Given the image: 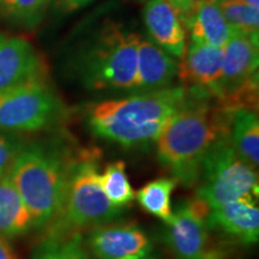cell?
I'll return each instance as SVG.
<instances>
[{
    "label": "cell",
    "mask_w": 259,
    "mask_h": 259,
    "mask_svg": "<svg viewBox=\"0 0 259 259\" xmlns=\"http://www.w3.org/2000/svg\"><path fill=\"white\" fill-rule=\"evenodd\" d=\"M245 2L246 4L251 5V6H255V8H259V0H242Z\"/></svg>",
    "instance_id": "cell-27"
},
{
    "label": "cell",
    "mask_w": 259,
    "mask_h": 259,
    "mask_svg": "<svg viewBox=\"0 0 259 259\" xmlns=\"http://www.w3.org/2000/svg\"><path fill=\"white\" fill-rule=\"evenodd\" d=\"M178 64V76L184 82L213 94L218 88L223 70V50L191 40Z\"/></svg>",
    "instance_id": "cell-12"
},
{
    "label": "cell",
    "mask_w": 259,
    "mask_h": 259,
    "mask_svg": "<svg viewBox=\"0 0 259 259\" xmlns=\"http://www.w3.org/2000/svg\"><path fill=\"white\" fill-rule=\"evenodd\" d=\"M38 57L27 40L0 34V90L38 79Z\"/></svg>",
    "instance_id": "cell-13"
},
{
    "label": "cell",
    "mask_w": 259,
    "mask_h": 259,
    "mask_svg": "<svg viewBox=\"0 0 259 259\" xmlns=\"http://www.w3.org/2000/svg\"><path fill=\"white\" fill-rule=\"evenodd\" d=\"M144 23L155 45L181 58L186 50L185 23L166 0H149L143 12Z\"/></svg>",
    "instance_id": "cell-11"
},
{
    "label": "cell",
    "mask_w": 259,
    "mask_h": 259,
    "mask_svg": "<svg viewBox=\"0 0 259 259\" xmlns=\"http://www.w3.org/2000/svg\"><path fill=\"white\" fill-rule=\"evenodd\" d=\"M63 116V103L40 79L0 90V130L37 131Z\"/></svg>",
    "instance_id": "cell-7"
},
{
    "label": "cell",
    "mask_w": 259,
    "mask_h": 259,
    "mask_svg": "<svg viewBox=\"0 0 259 259\" xmlns=\"http://www.w3.org/2000/svg\"><path fill=\"white\" fill-rule=\"evenodd\" d=\"M197 186L196 198L210 209L234 200H257L258 173L234 150L227 134L204 157Z\"/></svg>",
    "instance_id": "cell-6"
},
{
    "label": "cell",
    "mask_w": 259,
    "mask_h": 259,
    "mask_svg": "<svg viewBox=\"0 0 259 259\" xmlns=\"http://www.w3.org/2000/svg\"><path fill=\"white\" fill-rule=\"evenodd\" d=\"M212 2H215V3H216V4H221V3L228 2V0H212Z\"/></svg>",
    "instance_id": "cell-28"
},
{
    "label": "cell",
    "mask_w": 259,
    "mask_h": 259,
    "mask_svg": "<svg viewBox=\"0 0 259 259\" xmlns=\"http://www.w3.org/2000/svg\"><path fill=\"white\" fill-rule=\"evenodd\" d=\"M208 226L229 240L242 246H253L259 239L257 200L240 199L210 209Z\"/></svg>",
    "instance_id": "cell-10"
},
{
    "label": "cell",
    "mask_w": 259,
    "mask_h": 259,
    "mask_svg": "<svg viewBox=\"0 0 259 259\" xmlns=\"http://www.w3.org/2000/svg\"><path fill=\"white\" fill-rule=\"evenodd\" d=\"M187 99L180 87L99 101L87 108V124L97 137L125 148L142 147L156 141Z\"/></svg>",
    "instance_id": "cell-2"
},
{
    "label": "cell",
    "mask_w": 259,
    "mask_h": 259,
    "mask_svg": "<svg viewBox=\"0 0 259 259\" xmlns=\"http://www.w3.org/2000/svg\"><path fill=\"white\" fill-rule=\"evenodd\" d=\"M219 6L233 31L258 35L259 8L246 4L242 0H228Z\"/></svg>",
    "instance_id": "cell-21"
},
{
    "label": "cell",
    "mask_w": 259,
    "mask_h": 259,
    "mask_svg": "<svg viewBox=\"0 0 259 259\" xmlns=\"http://www.w3.org/2000/svg\"><path fill=\"white\" fill-rule=\"evenodd\" d=\"M23 144L15 136L0 130V176L9 170Z\"/></svg>",
    "instance_id": "cell-23"
},
{
    "label": "cell",
    "mask_w": 259,
    "mask_h": 259,
    "mask_svg": "<svg viewBox=\"0 0 259 259\" xmlns=\"http://www.w3.org/2000/svg\"><path fill=\"white\" fill-rule=\"evenodd\" d=\"M177 76V61L154 42L141 40L134 89L149 92L164 89Z\"/></svg>",
    "instance_id": "cell-14"
},
{
    "label": "cell",
    "mask_w": 259,
    "mask_h": 259,
    "mask_svg": "<svg viewBox=\"0 0 259 259\" xmlns=\"http://www.w3.org/2000/svg\"><path fill=\"white\" fill-rule=\"evenodd\" d=\"M30 259H90L80 232L63 235H47Z\"/></svg>",
    "instance_id": "cell-19"
},
{
    "label": "cell",
    "mask_w": 259,
    "mask_h": 259,
    "mask_svg": "<svg viewBox=\"0 0 259 259\" xmlns=\"http://www.w3.org/2000/svg\"><path fill=\"white\" fill-rule=\"evenodd\" d=\"M100 183L106 197L114 206L124 208L135 199V190L130 183L124 161L108 163L100 173Z\"/></svg>",
    "instance_id": "cell-20"
},
{
    "label": "cell",
    "mask_w": 259,
    "mask_h": 259,
    "mask_svg": "<svg viewBox=\"0 0 259 259\" xmlns=\"http://www.w3.org/2000/svg\"><path fill=\"white\" fill-rule=\"evenodd\" d=\"M210 208L198 198L186 199L173 209L164 231V242L177 259H226L208 226Z\"/></svg>",
    "instance_id": "cell-8"
},
{
    "label": "cell",
    "mask_w": 259,
    "mask_h": 259,
    "mask_svg": "<svg viewBox=\"0 0 259 259\" xmlns=\"http://www.w3.org/2000/svg\"><path fill=\"white\" fill-rule=\"evenodd\" d=\"M77 155L66 148L31 144L22 147L9 176L23 198L35 228H50L59 219Z\"/></svg>",
    "instance_id": "cell-3"
},
{
    "label": "cell",
    "mask_w": 259,
    "mask_h": 259,
    "mask_svg": "<svg viewBox=\"0 0 259 259\" xmlns=\"http://www.w3.org/2000/svg\"><path fill=\"white\" fill-rule=\"evenodd\" d=\"M93 2L95 0H59V6L65 12H72L89 5Z\"/></svg>",
    "instance_id": "cell-26"
},
{
    "label": "cell",
    "mask_w": 259,
    "mask_h": 259,
    "mask_svg": "<svg viewBox=\"0 0 259 259\" xmlns=\"http://www.w3.org/2000/svg\"><path fill=\"white\" fill-rule=\"evenodd\" d=\"M228 138L236 153L257 169L259 164V119L257 111L252 108L232 109Z\"/></svg>",
    "instance_id": "cell-17"
},
{
    "label": "cell",
    "mask_w": 259,
    "mask_h": 259,
    "mask_svg": "<svg viewBox=\"0 0 259 259\" xmlns=\"http://www.w3.org/2000/svg\"><path fill=\"white\" fill-rule=\"evenodd\" d=\"M100 167L96 154H77L64 209L59 219L47 228V235H63L85 231L114 222L124 213V208L114 206L107 198L100 183Z\"/></svg>",
    "instance_id": "cell-5"
},
{
    "label": "cell",
    "mask_w": 259,
    "mask_h": 259,
    "mask_svg": "<svg viewBox=\"0 0 259 259\" xmlns=\"http://www.w3.org/2000/svg\"><path fill=\"white\" fill-rule=\"evenodd\" d=\"M141 40L119 24L102 28L80 56L82 82L94 90L134 89Z\"/></svg>",
    "instance_id": "cell-4"
},
{
    "label": "cell",
    "mask_w": 259,
    "mask_h": 259,
    "mask_svg": "<svg viewBox=\"0 0 259 259\" xmlns=\"http://www.w3.org/2000/svg\"><path fill=\"white\" fill-rule=\"evenodd\" d=\"M48 0H0V12L14 19L34 22Z\"/></svg>",
    "instance_id": "cell-22"
},
{
    "label": "cell",
    "mask_w": 259,
    "mask_h": 259,
    "mask_svg": "<svg viewBox=\"0 0 259 259\" xmlns=\"http://www.w3.org/2000/svg\"><path fill=\"white\" fill-rule=\"evenodd\" d=\"M178 185L173 178H158L141 187L135 198L141 208L168 225L173 219L171 194Z\"/></svg>",
    "instance_id": "cell-18"
},
{
    "label": "cell",
    "mask_w": 259,
    "mask_h": 259,
    "mask_svg": "<svg viewBox=\"0 0 259 259\" xmlns=\"http://www.w3.org/2000/svg\"><path fill=\"white\" fill-rule=\"evenodd\" d=\"M90 259H150L154 242L132 222H111L89 229L84 238Z\"/></svg>",
    "instance_id": "cell-9"
},
{
    "label": "cell",
    "mask_w": 259,
    "mask_h": 259,
    "mask_svg": "<svg viewBox=\"0 0 259 259\" xmlns=\"http://www.w3.org/2000/svg\"><path fill=\"white\" fill-rule=\"evenodd\" d=\"M35 222L9 171L0 176V235L8 239L27 235Z\"/></svg>",
    "instance_id": "cell-16"
},
{
    "label": "cell",
    "mask_w": 259,
    "mask_h": 259,
    "mask_svg": "<svg viewBox=\"0 0 259 259\" xmlns=\"http://www.w3.org/2000/svg\"><path fill=\"white\" fill-rule=\"evenodd\" d=\"M166 2L169 3V4L179 12L184 23L186 25L187 19L190 18L191 14H192L197 0H166Z\"/></svg>",
    "instance_id": "cell-24"
},
{
    "label": "cell",
    "mask_w": 259,
    "mask_h": 259,
    "mask_svg": "<svg viewBox=\"0 0 259 259\" xmlns=\"http://www.w3.org/2000/svg\"><path fill=\"white\" fill-rule=\"evenodd\" d=\"M186 25L191 30V40L222 50L234 34L219 4L212 0H197Z\"/></svg>",
    "instance_id": "cell-15"
},
{
    "label": "cell",
    "mask_w": 259,
    "mask_h": 259,
    "mask_svg": "<svg viewBox=\"0 0 259 259\" xmlns=\"http://www.w3.org/2000/svg\"><path fill=\"white\" fill-rule=\"evenodd\" d=\"M0 259H21L10 239L0 235Z\"/></svg>",
    "instance_id": "cell-25"
},
{
    "label": "cell",
    "mask_w": 259,
    "mask_h": 259,
    "mask_svg": "<svg viewBox=\"0 0 259 259\" xmlns=\"http://www.w3.org/2000/svg\"><path fill=\"white\" fill-rule=\"evenodd\" d=\"M229 116L231 109L189 96L155 141L157 160L170 178L185 187L197 185L204 157L228 134Z\"/></svg>",
    "instance_id": "cell-1"
}]
</instances>
